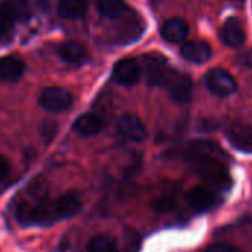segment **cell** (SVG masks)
Wrapping results in <instances>:
<instances>
[{
  "instance_id": "cell-25",
  "label": "cell",
  "mask_w": 252,
  "mask_h": 252,
  "mask_svg": "<svg viewBox=\"0 0 252 252\" xmlns=\"http://www.w3.org/2000/svg\"><path fill=\"white\" fill-rule=\"evenodd\" d=\"M233 2H242V0H233Z\"/></svg>"
},
{
  "instance_id": "cell-5",
  "label": "cell",
  "mask_w": 252,
  "mask_h": 252,
  "mask_svg": "<svg viewBox=\"0 0 252 252\" xmlns=\"http://www.w3.org/2000/svg\"><path fill=\"white\" fill-rule=\"evenodd\" d=\"M117 131L125 138L135 141V143L144 141L147 138V128L144 122L137 114H132V113H126L119 117Z\"/></svg>"
},
{
  "instance_id": "cell-18",
  "label": "cell",
  "mask_w": 252,
  "mask_h": 252,
  "mask_svg": "<svg viewBox=\"0 0 252 252\" xmlns=\"http://www.w3.org/2000/svg\"><path fill=\"white\" fill-rule=\"evenodd\" d=\"M96 9L105 18H117L126 11L125 0H96Z\"/></svg>"
},
{
  "instance_id": "cell-9",
  "label": "cell",
  "mask_w": 252,
  "mask_h": 252,
  "mask_svg": "<svg viewBox=\"0 0 252 252\" xmlns=\"http://www.w3.org/2000/svg\"><path fill=\"white\" fill-rule=\"evenodd\" d=\"M220 37L224 42V45H227L228 48L242 46L245 43L246 34H245V29H243V24L240 23V20L236 17L227 18L221 27Z\"/></svg>"
},
{
  "instance_id": "cell-17",
  "label": "cell",
  "mask_w": 252,
  "mask_h": 252,
  "mask_svg": "<svg viewBox=\"0 0 252 252\" xmlns=\"http://www.w3.org/2000/svg\"><path fill=\"white\" fill-rule=\"evenodd\" d=\"M86 0H60L58 15L64 20H77L86 14Z\"/></svg>"
},
{
  "instance_id": "cell-12",
  "label": "cell",
  "mask_w": 252,
  "mask_h": 252,
  "mask_svg": "<svg viewBox=\"0 0 252 252\" xmlns=\"http://www.w3.org/2000/svg\"><path fill=\"white\" fill-rule=\"evenodd\" d=\"M181 55L184 60L193 64H203L212 57V49L209 43L203 40L187 42L181 46Z\"/></svg>"
},
{
  "instance_id": "cell-2",
  "label": "cell",
  "mask_w": 252,
  "mask_h": 252,
  "mask_svg": "<svg viewBox=\"0 0 252 252\" xmlns=\"http://www.w3.org/2000/svg\"><path fill=\"white\" fill-rule=\"evenodd\" d=\"M163 88H166L169 96L180 104H186L191 99V92H193V83L191 79L177 70H171L168 77L165 79Z\"/></svg>"
},
{
  "instance_id": "cell-6",
  "label": "cell",
  "mask_w": 252,
  "mask_h": 252,
  "mask_svg": "<svg viewBox=\"0 0 252 252\" xmlns=\"http://www.w3.org/2000/svg\"><path fill=\"white\" fill-rule=\"evenodd\" d=\"M141 77V67L137 60L125 58L116 63L113 68V79L122 86H134Z\"/></svg>"
},
{
  "instance_id": "cell-22",
  "label": "cell",
  "mask_w": 252,
  "mask_h": 252,
  "mask_svg": "<svg viewBox=\"0 0 252 252\" xmlns=\"http://www.w3.org/2000/svg\"><path fill=\"white\" fill-rule=\"evenodd\" d=\"M206 252H240V251L230 243H214L206 249Z\"/></svg>"
},
{
  "instance_id": "cell-13",
  "label": "cell",
  "mask_w": 252,
  "mask_h": 252,
  "mask_svg": "<svg viewBox=\"0 0 252 252\" xmlns=\"http://www.w3.org/2000/svg\"><path fill=\"white\" fill-rule=\"evenodd\" d=\"M102 126H104V122L99 116L94 113H86L76 119L73 129L80 137H94L101 132Z\"/></svg>"
},
{
  "instance_id": "cell-7",
  "label": "cell",
  "mask_w": 252,
  "mask_h": 252,
  "mask_svg": "<svg viewBox=\"0 0 252 252\" xmlns=\"http://www.w3.org/2000/svg\"><path fill=\"white\" fill-rule=\"evenodd\" d=\"M187 202L190 208L196 212H206L217 206L218 196L217 193L206 186H196L187 194Z\"/></svg>"
},
{
  "instance_id": "cell-8",
  "label": "cell",
  "mask_w": 252,
  "mask_h": 252,
  "mask_svg": "<svg viewBox=\"0 0 252 252\" xmlns=\"http://www.w3.org/2000/svg\"><path fill=\"white\" fill-rule=\"evenodd\" d=\"M144 67H146L149 83L156 85V86H162L165 79L168 77L169 71L172 70L169 67L168 61L159 54L146 55L144 57Z\"/></svg>"
},
{
  "instance_id": "cell-20",
  "label": "cell",
  "mask_w": 252,
  "mask_h": 252,
  "mask_svg": "<svg viewBox=\"0 0 252 252\" xmlns=\"http://www.w3.org/2000/svg\"><path fill=\"white\" fill-rule=\"evenodd\" d=\"M5 6L8 8V11L12 14L14 20H24L29 18L30 15V5L29 0H8L5 3Z\"/></svg>"
},
{
  "instance_id": "cell-23",
  "label": "cell",
  "mask_w": 252,
  "mask_h": 252,
  "mask_svg": "<svg viewBox=\"0 0 252 252\" xmlns=\"http://www.w3.org/2000/svg\"><path fill=\"white\" fill-rule=\"evenodd\" d=\"M9 172H11V163H9V160L5 156L0 155V180H5L9 175Z\"/></svg>"
},
{
  "instance_id": "cell-1",
  "label": "cell",
  "mask_w": 252,
  "mask_h": 252,
  "mask_svg": "<svg viewBox=\"0 0 252 252\" xmlns=\"http://www.w3.org/2000/svg\"><path fill=\"white\" fill-rule=\"evenodd\" d=\"M220 155H222V152L214 143L200 141L194 143L183 156L202 180L225 191L231 187V177L227 166L218 159Z\"/></svg>"
},
{
  "instance_id": "cell-10",
  "label": "cell",
  "mask_w": 252,
  "mask_h": 252,
  "mask_svg": "<svg viewBox=\"0 0 252 252\" xmlns=\"http://www.w3.org/2000/svg\"><path fill=\"white\" fill-rule=\"evenodd\" d=\"M227 137L239 152L252 153V123H236L227 132Z\"/></svg>"
},
{
  "instance_id": "cell-24",
  "label": "cell",
  "mask_w": 252,
  "mask_h": 252,
  "mask_svg": "<svg viewBox=\"0 0 252 252\" xmlns=\"http://www.w3.org/2000/svg\"><path fill=\"white\" fill-rule=\"evenodd\" d=\"M237 61H239V64L252 68V48L248 49V51H245V52H242V54L237 57Z\"/></svg>"
},
{
  "instance_id": "cell-16",
  "label": "cell",
  "mask_w": 252,
  "mask_h": 252,
  "mask_svg": "<svg viewBox=\"0 0 252 252\" xmlns=\"http://www.w3.org/2000/svg\"><path fill=\"white\" fill-rule=\"evenodd\" d=\"M58 55L61 57V60H64L68 64H80L86 58V49L82 43L70 40V42H64L58 48Z\"/></svg>"
},
{
  "instance_id": "cell-21",
  "label": "cell",
  "mask_w": 252,
  "mask_h": 252,
  "mask_svg": "<svg viewBox=\"0 0 252 252\" xmlns=\"http://www.w3.org/2000/svg\"><path fill=\"white\" fill-rule=\"evenodd\" d=\"M14 23H15V20H14L12 14L8 11V8L5 5L0 6V36L6 34L11 30V27L14 26Z\"/></svg>"
},
{
  "instance_id": "cell-11",
  "label": "cell",
  "mask_w": 252,
  "mask_h": 252,
  "mask_svg": "<svg viewBox=\"0 0 252 252\" xmlns=\"http://www.w3.org/2000/svg\"><path fill=\"white\" fill-rule=\"evenodd\" d=\"M80 208H82V203H80L79 197L71 193H67L61 197H58L54 203H51L54 221L71 218L80 211Z\"/></svg>"
},
{
  "instance_id": "cell-19",
  "label": "cell",
  "mask_w": 252,
  "mask_h": 252,
  "mask_svg": "<svg viewBox=\"0 0 252 252\" xmlns=\"http://www.w3.org/2000/svg\"><path fill=\"white\" fill-rule=\"evenodd\" d=\"M86 251L88 252H119L117 245L107 234H96V236H94L88 242Z\"/></svg>"
},
{
  "instance_id": "cell-3",
  "label": "cell",
  "mask_w": 252,
  "mask_h": 252,
  "mask_svg": "<svg viewBox=\"0 0 252 252\" xmlns=\"http://www.w3.org/2000/svg\"><path fill=\"white\" fill-rule=\"evenodd\" d=\"M205 85L214 95L221 96V98L233 95L237 89V83L234 77L227 70L220 68V67H215L206 73Z\"/></svg>"
},
{
  "instance_id": "cell-14",
  "label": "cell",
  "mask_w": 252,
  "mask_h": 252,
  "mask_svg": "<svg viewBox=\"0 0 252 252\" xmlns=\"http://www.w3.org/2000/svg\"><path fill=\"white\" fill-rule=\"evenodd\" d=\"M26 65L18 57H3L0 58V80L14 83L24 74Z\"/></svg>"
},
{
  "instance_id": "cell-4",
  "label": "cell",
  "mask_w": 252,
  "mask_h": 252,
  "mask_svg": "<svg viewBox=\"0 0 252 252\" xmlns=\"http://www.w3.org/2000/svg\"><path fill=\"white\" fill-rule=\"evenodd\" d=\"M39 102L40 105L51 113H61L65 111L71 102H73V95L70 94V91H67L65 88H60V86H51L46 88L40 96H39Z\"/></svg>"
},
{
  "instance_id": "cell-15",
  "label": "cell",
  "mask_w": 252,
  "mask_h": 252,
  "mask_svg": "<svg viewBox=\"0 0 252 252\" xmlns=\"http://www.w3.org/2000/svg\"><path fill=\"white\" fill-rule=\"evenodd\" d=\"M189 36V24L183 18H171L162 27V37L169 43H181Z\"/></svg>"
}]
</instances>
